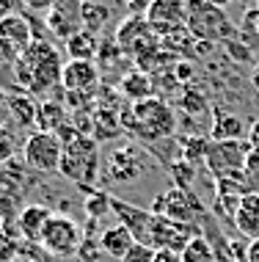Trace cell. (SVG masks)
Returning a JSON list of instances; mask_svg holds the SVG:
<instances>
[{
    "label": "cell",
    "instance_id": "cell-1",
    "mask_svg": "<svg viewBox=\"0 0 259 262\" xmlns=\"http://www.w3.org/2000/svg\"><path fill=\"white\" fill-rule=\"evenodd\" d=\"M61 55L47 39H36L14 63V86L36 97L61 86Z\"/></svg>",
    "mask_w": 259,
    "mask_h": 262
},
{
    "label": "cell",
    "instance_id": "cell-2",
    "mask_svg": "<svg viewBox=\"0 0 259 262\" xmlns=\"http://www.w3.org/2000/svg\"><path fill=\"white\" fill-rule=\"evenodd\" d=\"M122 127L130 133L132 138H138L141 144H157L174 136L177 130V119H174L171 105L160 97H149L144 102H135L130 108H122L119 113Z\"/></svg>",
    "mask_w": 259,
    "mask_h": 262
},
{
    "label": "cell",
    "instance_id": "cell-3",
    "mask_svg": "<svg viewBox=\"0 0 259 262\" xmlns=\"http://www.w3.org/2000/svg\"><path fill=\"white\" fill-rule=\"evenodd\" d=\"M58 171L66 180H72L75 185L91 190L94 180L100 177V149H97V141L91 136H80V133L66 138Z\"/></svg>",
    "mask_w": 259,
    "mask_h": 262
},
{
    "label": "cell",
    "instance_id": "cell-4",
    "mask_svg": "<svg viewBox=\"0 0 259 262\" xmlns=\"http://www.w3.org/2000/svg\"><path fill=\"white\" fill-rule=\"evenodd\" d=\"M187 31L196 41L215 45V41H229L234 36V23L229 19L226 9L207 3V0H187Z\"/></svg>",
    "mask_w": 259,
    "mask_h": 262
},
{
    "label": "cell",
    "instance_id": "cell-5",
    "mask_svg": "<svg viewBox=\"0 0 259 262\" xmlns=\"http://www.w3.org/2000/svg\"><path fill=\"white\" fill-rule=\"evenodd\" d=\"M248 155H251L248 141H209L204 163L218 182H237V185H243Z\"/></svg>",
    "mask_w": 259,
    "mask_h": 262
},
{
    "label": "cell",
    "instance_id": "cell-6",
    "mask_svg": "<svg viewBox=\"0 0 259 262\" xmlns=\"http://www.w3.org/2000/svg\"><path fill=\"white\" fill-rule=\"evenodd\" d=\"M149 210L155 215H163V218H169L174 224H182V226H193V229H199L204 215H207V207L199 202V196L191 188H169L166 193L155 196Z\"/></svg>",
    "mask_w": 259,
    "mask_h": 262
},
{
    "label": "cell",
    "instance_id": "cell-7",
    "mask_svg": "<svg viewBox=\"0 0 259 262\" xmlns=\"http://www.w3.org/2000/svg\"><path fill=\"white\" fill-rule=\"evenodd\" d=\"M61 158H64V141L55 133L47 130H33L22 144V163L31 171H58Z\"/></svg>",
    "mask_w": 259,
    "mask_h": 262
},
{
    "label": "cell",
    "instance_id": "cell-8",
    "mask_svg": "<svg viewBox=\"0 0 259 262\" xmlns=\"http://www.w3.org/2000/svg\"><path fill=\"white\" fill-rule=\"evenodd\" d=\"M83 243V229L72 215L64 212H53L50 224L44 226L41 235V249L50 257H75Z\"/></svg>",
    "mask_w": 259,
    "mask_h": 262
},
{
    "label": "cell",
    "instance_id": "cell-9",
    "mask_svg": "<svg viewBox=\"0 0 259 262\" xmlns=\"http://www.w3.org/2000/svg\"><path fill=\"white\" fill-rule=\"evenodd\" d=\"M113 39L119 41L122 53L132 55V58H138V55L160 47V36L149 28L144 14H130L127 19H122L119 28H116V33H113Z\"/></svg>",
    "mask_w": 259,
    "mask_h": 262
},
{
    "label": "cell",
    "instance_id": "cell-10",
    "mask_svg": "<svg viewBox=\"0 0 259 262\" xmlns=\"http://www.w3.org/2000/svg\"><path fill=\"white\" fill-rule=\"evenodd\" d=\"M144 171H146V155L141 152V146H135V144L116 146V149L108 155V163H105V177H108L110 182H119V185L135 182Z\"/></svg>",
    "mask_w": 259,
    "mask_h": 262
},
{
    "label": "cell",
    "instance_id": "cell-11",
    "mask_svg": "<svg viewBox=\"0 0 259 262\" xmlns=\"http://www.w3.org/2000/svg\"><path fill=\"white\" fill-rule=\"evenodd\" d=\"M33 41H36V31L22 14H9L0 19V55L3 58L17 61Z\"/></svg>",
    "mask_w": 259,
    "mask_h": 262
},
{
    "label": "cell",
    "instance_id": "cell-12",
    "mask_svg": "<svg viewBox=\"0 0 259 262\" xmlns=\"http://www.w3.org/2000/svg\"><path fill=\"white\" fill-rule=\"evenodd\" d=\"M144 17L152 31L163 39L187 25V3L185 0H152Z\"/></svg>",
    "mask_w": 259,
    "mask_h": 262
},
{
    "label": "cell",
    "instance_id": "cell-13",
    "mask_svg": "<svg viewBox=\"0 0 259 262\" xmlns=\"http://www.w3.org/2000/svg\"><path fill=\"white\" fill-rule=\"evenodd\" d=\"M100 67L94 61H66L61 72L64 94H97L100 91Z\"/></svg>",
    "mask_w": 259,
    "mask_h": 262
},
{
    "label": "cell",
    "instance_id": "cell-14",
    "mask_svg": "<svg viewBox=\"0 0 259 262\" xmlns=\"http://www.w3.org/2000/svg\"><path fill=\"white\" fill-rule=\"evenodd\" d=\"M47 31L55 39L66 41L72 39L78 31H83V19H80V0H58L50 11H47Z\"/></svg>",
    "mask_w": 259,
    "mask_h": 262
},
{
    "label": "cell",
    "instance_id": "cell-15",
    "mask_svg": "<svg viewBox=\"0 0 259 262\" xmlns=\"http://www.w3.org/2000/svg\"><path fill=\"white\" fill-rule=\"evenodd\" d=\"M53 210L47 204H22L17 218L19 226V237L28 240V243H41V235H44V226L50 224Z\"/></svg>",
    "mask_w": 259,
    "mask_h": 262
},
{
    "label": "cell",
    "instance_id": "cell-16",
    "mask_svg": "<svg viewBox=\"0 0 259 262\" xmlns=\"http://www.w3.org/2000/svg\"><path fill=\"white\" fill-rule=\"evenodd\" d=\"M234 229L246 240H259V193L248 190L240 196L234 210Z\"/></svg>",
    "mask_w": 259,
    "mask_h": 262
},
{
    "label": "cell",
    "instance_id": "cell-17",
    "mask_svg": "<svg viewBox=\"0 0 259 262\" xmlns=\"http://www.w3.org/2000/svg\"><path fill=\"white\" fill-rule=\"evenodd\" d=\"M138 240L135 235L127 229L124 224H113V226H108V229H102L100 232V246H102V254H108V257H113V259H124L127 257V251L135 246Z\"/></svg>",
    "mask_w": 259,
    "mask_h": 262
},
{
    "label": "cell",
    "instance_id": "cell-18",
    "mask_svg": "<svg viewBox=\"0 0 259 262\" xmlns=\"http://www.w3.org/2000/svg\"><path fill=\"white\" fill-rule=\"evenodd\" d=\"M209 133H213V141H248V124L237 113L215 111Z\"/></svg>",
    "mask_w": 259,
    "mask_h": 262
},
{
    "label": "cell",
    "instance_id": "cell-19",
    "mask_svg": "<svg viewBox=\"0 0 259 262\" xmlns=\"http://www.w3.org/2000/svg\"><path fill=\"white\" fill-rule=\"evenodd\" d=\"M119 91H122L124 100H130L132 105H135V102H144V100H149V97H152V91H155V80H152V75L135 69V72H127L122 77Z\"/></svg>",
    "mask_w": 259,
    "mask_h": 262
},
{
    "label": "cell",
    "instance_id": "cell-20",
    "mask_svg": "<svg viewBox=\"0 0 259 262\" xmlns=\"http://www.w3.org/2000/svg\"><path fill=\"white\" fill-rule=\"evenodd\" d=\"M100 36L91 31H78L72 39L64 41L66 53H69V61H94L97 53H100Z\"/></svg>",
    "mask_w": 259,
    "mask_h": 262
},
{
    "label": "cell",
    "instance_id": "cell-21",
    "mask_svg": "<svg viewBox=\"0 0 259 262\" xmlns=\"http://www.w3.org/2000/svg\"><path fill=\"white\" fill-rule=\"evenodd\" d=\"M28 171H31V168H28L25 163H17V160L0 163V193H11L19 199L22 188L28 185Z\"/></svg>",
    "mask_w": 259,
    "mask_h": 262
},
{
    "label": "cell",
    "instance_id": "cell-22",
    "mask_svg": "<svg viewBox=\"0 0 259 262\" xmlns=\"http://www.w3.org/2000/svg\"><path fill=\"white\" fill-rule=\"evenodd\" d=\"M6 108H9V113L14 116V122L19 127H31V124L39 122V102L33 100L31 94H25V91L9 97V100H6Z\"/></svg>",
    "mask_w": 259,
    "mask_h": 262
},
{
    "label": "cell",
    "instance_id": "cell-23",
    "mask_svg": "<svg viewBox=\"0 0 259 262\" xmlns=\"http://www.w3.org/2000/svg\"><path fill=\"white\" fill-rule=\"evenodd\" d=\"M39 130H47V133H55L58 136L61 130L69 124V116H66V108H64V100H44L39 102Z\"/></svg>",
    "mask_w": 259,
    "mask_h": 262
},
{
    "label": "cell",
    "instance_id": "cell-24",
    "mask_svg": "<svg viewBox=\"0 0 259 262\" xmlns=\"http://www.w3.org/2000/svg\"><path fill=\"white\" fill-rule=\"evenodd\" d=\"M80 19H83V31L100 33L110 19V9L105 3H97V0H80Z\"/></svg>",
    "mask_w": 259,
    "mask_h": 262
},
{
    "label": "cell",
    "instance_id": "cell-25",
    "mask_svg": "<svg viewBox=\"0 0 259 262\" xmlns=\"http://www.w3.org/2000/svg\"><path fill=\"white\" fill-rule=\"evenodd\" d=\"M182 262H215V251H213V246H209V240L201 235H196L191 237V243L182 249Z\"/></svg>",
    "mask_w": 259,
    "mask_h": 262
},
{
    "label": "cell",
    "instance_id": "cell-26",
    "mask_svg": "<svg viewBox=\"0 0 259 262\" xmlns=\"http://www.w3.org/2000/svg\"><path fill=\"white\" fill-rule=\"evenodd\" d=\"M110 199H113L110 193L91 188L88 196H86V204H83V207H86V215L91 218V221H100L102 215H108V212H110Z\"/></svg>",
    "mask_w": 259,
    "mask_h": 262
},
{
    "label": "cell",
    "instance_id": "cell-27",
    "mask_svg": "<svg viewBox=\"0 0 259 262\" xmlns=\"http://www.w3.org/2000/svg\"><path fill=\"white\" fill-rule=\"evenodd\" d=\"M207 149H209V141L204 138H185L182 141V160L185 163H204L207 160Z\"/></svg>",
    "mask_w": 259,
    "mask_h": 262
},
{
    "label": "cell",
    "instance_id": "cell-28",
    "mask_svg": "<svg viewBox=\"0 0 259 262\" xmlns=\"http://www.w3.org/2000/svg\"><path fill=\"white\" fill-rule=\"evenodd\" d=\"M80 262H100L102 257V246H100V237H94V232L91 229H83V243L78 254H75Z\"/></svg>",
    "mask_w": 259,
    "mask_h": 262
},
{
    "label": "cell",
    "instance_id": "cell-29",
    "mask_svg": "<svg viewBox=\"0 0 259 262\" xmlns=\"http://www.w3.org/2000/svg\"><path fill=\"white\" fill-rule=\"evenodd\" d=\"M19 210H22V204H19L17 196H11V193H0V226H11V224H17Z\"/></svg>",
    "mask_w": 259,
    "mask_h": 262
},
{
    "label": "cell",
    "instance_id": "cell-30",
    "mask_svg": "<svg viewBox=\"0 0 259 262\" xmlns=\"http://www.w3.org/2000/svg\"><path fill=\"white\" fill-rule=\"evenodd\" d=\"M243 190H254L259 193V149H251L246 160V174H243Z\"/></svg>",
    "mask_w": 259,
    "mask_h": 262
},
{
    "label": "cell",
    "instance_id": "cell-31",
    "mask_svg": "<svg viewBox=\"0 0 259 262\" xmlns=\"http://www.w3.org/2000/svg\"><path fill=\"white\" fill-rule=\"evenodd\" d=\"M97 58H100V63H102L105 69H110L116 61L124 58V53H122V47H119V41L110 36V39H102L100 41V53H97Z\"/></svg>",
    "mask_w": 259,
    "mask_h": 262
},
{
    "label": "cell",
    "instance_id": "cell-32",
    "mask_svg": "<svg viewBox=\"0 0 259 262\" xmlns=\"http://www.w3.org/2000/svg\"><path fill=\"white\" fill-rule=\"evenodd\" d=\"M155 249L152 246H146V243H135L132 249L127 251V257H124L122 262H155Z\"/></svg>",
    "mask_w": 259,
    "mask_h": 262
},
{
    "label": "cell",
    "instance_id": "cell-33",
    "mask_svg": "<svg viewBox=\"0 0 259 262\" xmlns=\"http://www.w3.org/2000/svg\"><path fill=\"white\" fill-rule=\"evenodd\" d=\"M11 155H14V136H11V130L0 127V163L11 160Z\"/></svg>",
    "mask_w": 259,
    "mask_h": 262
},
{
    "label": "cell",
    "instance_id": "cell-34",
    "mask_svg": "<svg viewBox=\"0 0 259 262\" xmlns=\"http://www.w3.org/2000/svg\"><path fill=\"white\" fill-rule=\"evenodd\" d=\"M19 3L25 6V9H31V11H50L55 3H58V0H19Z\"/></svg>",
    "mask_w": 259,
    "mask_h": 262
},
{
    "label": "cell",
    "instance_id": "cell-35",
    "mask_svg": "<svg viewBox=\"0 0 259 262\" xmlns=\"http://www.w3.org/2000/svg\"><path fill=\"white\" fill-rule=\"evenodd\" d=\"M124 6H127L130 14H146V9H149L152 0H122Z\"/></svg>",
    "mask_w": 259,
    "mask_h": 262
},
{
    "label": "cell",
    "instance_id": "cell-36",
    "mask_svg": "<svg viewBox=\"0 0 259 262\" xmlns=\"http://www.w3.org/2000/svg\"><path fill=\"white\" fill-rule=\"evenodd\" d=\"M248 144L251 149H259V116L248 124Z\"/></svg>",
    "mask_w": 259,
    "mask_h": 262
},
{
    "label": "cell",
    "instance_id": "cell-37",
    "mask_svg": "<svg viewBox=\"0 0 259 262\" xmlns=\"http://www.w3.org/2000/svg\"><path fill=\"white\" fill-rule=\"evenodd\" d=\"M246 262H259V240H248V246H246Z\"/></svg>",
    "mask_w": 259,
    "mask_h": 262
},
{
    "label": "cell",
    "instance_id": "cell-38",
    "mask_svg": "<svg viewBox=\"0 0 259 262\" xmlns=\"http://www.w3.org/2000/svg\"><path fill=\"white\" fill-rule=\"evenodd\" d=\"M155 262H182V257H179V251H157Z\"/></svg>",
    "mask_w": 259,
    "mask_h": 262
},
{
    "label": "cell",
    "instance_id": "cell-39",
    "mask_svg": "<svg viewBox=\"0 0 259 262\" xmlns=\"http://www.w3.org/2000/svg\"><path fill=\"white\" fill-rule=\"evenodd\" d=\"M9 14H14L11 11V0H0V19L9 17Z\"/></svg>",
    "mask_w": 259,
    "mask_h": 262
},
{
    "label": "cell",
    "instance_id": "cell-40",
    "mask_svg": "<svg viewBox=\"0 0 259 262\" xmlns=\"http://www.w3.org/2000/svg\"><path fill=\"white\" fill-rule=\"evenodd\" d=\"M207 3H213V6H218V9H226V6H232L234 0H207Z\"/></svg>",
    "mask_w": 259,
    "mask_h": 262
},
{
    "label": "cell",
    "instance_id": "cell-41",
    "mask_svg": "<svg viewBox=\"0 0 259 262\" xmlns=\"http://www.w3.org/2000/svg\"><path fill=\"white\" fill-rule=\"evenodd\" d=\"M251 83H254V89L259 91V63L254 67V75H251Z\"/></svg>",
    "mask_w": 259,
    "mask_h": 262
},
{
    "label": "cell",
    "instance_id": "cell-42",
    "mask_svg": "<svg viewBox=\"0 0 259 262\" xmlns=\"http://www.w3.org/2000/svg\"><path fill=\"white\" fill-rule=\"evenodd\" d=\"M6 100H9V94H6V89H0V105H6Z\"/></svg>",
    "mask_w": 259,
    "mask_h": 262
},
{
    "label": "cell",
    "instance_id": "cell-43",
    "mask_svg": "<svg viewBox=\"0 0 259 262\" xmlns=\"http://www.w3.org/2000/svg\"><path fill=\"white\" fill-rule=\"evenodd\" d=\"M256 33H259V9H256Z\"/></svg>",
    "mask_w": 259,
    "mask_h": 262
},
{
    "label": "cell",
    "instance_id": "cell-44",
    "mask_svg": "<svg viewBox=\"0 0 259 262\" xmlns=\"http://www.w3.org/2000/svg\"><path fill=\"white\" fill-rule=\"evenodd\" d=\"M246 3H251V6H259V0H246Z\"/></svg>",
    "mask_w": 259,
    "mask_h": 262
},
{
    "label": "cell",
    "instance_id": "cell-45",
    "mask_svg": "<svg viewBox=\"0 0 259 262\" xmlns=\"http://www.w3.org/2000/svg\"><path fill=\"white\" fill-rule=\"evenodd\" d=\"M14 262H36V259H14Z\"/></svg>",
    "mask_w": 259,
    "mask_h": 262
},
{
    "label": "cell",
    "instance_id": "cell-46",
    "mask_svg": "<svg viewBox=\"0 0 259 262\" xmlns=\"http://www.w3.org/2000/svg\"><path fill=\"white\" fill-rule=\"evenodd\" d=\"M185 3H187V0H185Z\"/></svg>",
    "mask_w": 259,
    "mask_h": 262
}]
</instances>
